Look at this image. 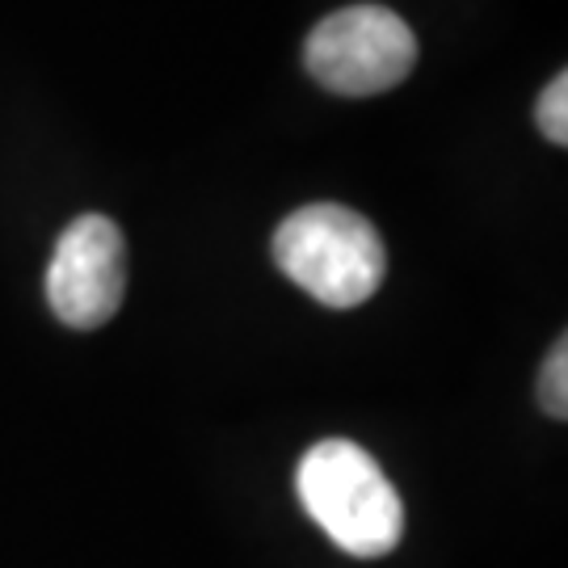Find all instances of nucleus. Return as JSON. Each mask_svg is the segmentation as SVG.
Segmentation results:
<instances>
[{
  "label": "nucleus",
  "mask_w": 568,
  "mask_h": 568,
  "mask_svg": "<svg viewBox=\"0 0 568 568\" xmlns=\"http://www.w3.org/2000/svg\"><path fill=\"white\" fill-rule=\"evenodd\" d=\"M539 405L548 417L565 422L568 417V342L551 345L548 363H544V375H539Z\"/></svg>",
  "instance_id": "39448f33"
},
{
  "label": "nucleus",
  "mask_w": 568,
  "mask_h": 568,
  "mask_svg": "<svg viewBox=\"0 0 568 568\" xmlns=\"http://www.w3.org/2000/svg\"><path fill=\"white\" fill-rule=\"evenodd\" d=\"M304 63L328 93L375 98L413 72L417 34L384 4H349L307 34Z\"/></svg>",
  "instance_id": "7ed1b4c3"
},
{
  "label": "nucleus",
  "mask_w": 568,
  "mask_h": 568,
  "mask_svg": "<svg viewBox=\"0 0 568 568\" xmlns=\"http://www.w3.org/2000/svg\"><path fill=\"white\" fill-rule=\"evenodd\" d=\"M535 119H539L544 140H551L556 148H565V143H568V77H565V72H560V77L544 89Z\"/></svg>",
  "instance_id": "423d86ee"
},
{
  "label": "nucleus",
  "mask_w": 568,
  "mask_h": 568,
  "mask_svg": "<svg viewBox=\"0 0 568 568\" xmlns=\"http://www.w3.org/2000/svg\"><path fill=\"white\" fill-rule=\"evenodd\" d=\"M307 518L349 556H387L405 535V506L384 467L349 438H325L295 471Z\"/></svg>",
  "instance_id": "f257e3e1"
},
{
  "label": "nucleus",
  "mask_w": 568,
  "mask_h": 568,
  "mask_svg": "<svg viewBox=\"0 0 568 568\" xmlns=\"http://www.w3.org/2000/svg\"><path fill=\"white\" fill-rule=\"evenodd\" d=\"M126 248L105 215H81L63 227L47 265V304L68 328H102L122 307Z\"/></svg>",
  "instance_id": "20e7f679"
},
{
  "label": "nucleus",
  "mask_w": 568,
  "mask_h": 568,
  "mask_svg": "<svg viewBox=\"0 0 568 568\" xmlns=\"http://www.w3.org/2000/svg\"><path fill=\"white\" fill-rule=\"evenodd\" d=\"M274 262L316 304L358 307L387 274V248L371 220L337 203H312L274 232Z\"/></svg>",
  "instance_id": "f03ea898"
}]
</instances>
